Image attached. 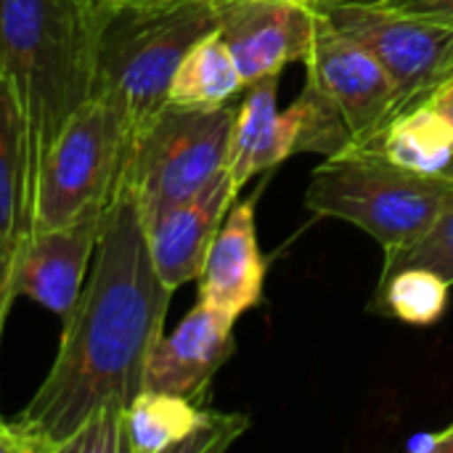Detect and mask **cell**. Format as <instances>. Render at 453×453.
<instances>
[{"label":"cell","mask_w":453,"mask_h":453,"mask_svg":"<svg viewBox=\"0 0 453 453\" xmlns=\"http://www.w3.org/2000/svg\"><path fill=\"white\" fill-rule=\"evenodd\" d=\"M350 3H385V0H350Z\"/></svg>","instance_id":"f1b7e54d"},{"label":"cell","mask_w":453,"mask_h":453,"mask_svg":"<svg viewBox=\"0 0 453 453\" xmlns=\"http://www.w3.org/2000/svg\"><path fill=\"white\" fill-rule=\"evenodd\" d=\"M234 324L236 321L196 300L175 332L162 334L157 342L146 366L143 390L204 403L212 377L234 356Z\"/></svg>","instance_id":"7c38bea8"},{"label":"cell","mask_w":453,"mask_h":453,"mask_svg":"<svg viewBox=\"0 0 453 453\" xmlns=\"http://www.w3.org/2000/svg\"><path fill=\"white\" fill-rule=\"evenodd\" d=\"M451 80H453V74H451Z\"/></svg>","instance_id":"f546056e"},{"label":"cell","mask_w":453,"mask_h":453,"mask_svg":"<svg viewBox=\"0 0 453 453\" xmlns=\"http://www.w3.org/2000/svg\"><path fill=\"white\" fill-rule=\"evenodd\" d=\"M247 417L242 414H220L202 406L194 433L183 441L178 453H220L234 441H239L247 430Z\"/></svg>","instance_id":"44dd1931"},{"label":"cell","mask_w":453,"mask_h":453,"mask_svg":"<svg viewBox=\"0 0 453 453\" xmlns=\"http://www.w3.org/2000/svg\"><path fill=\"white\" fill-rule=\"evenodd\" d=\"M0 453H37V446L13 422L0 419Z\"/></svg>","instance_id":"cb8c5ba5"},{"label":"cell","mask_w":453,"mask_h":453,"mask_svg":"<svg viewBox=\"0 0 453 453\" xmlns=\"http://www.w3.org/2000/svg\"><path fill=\"white\" fill-rule=\"evenodd\" d=\"M430 453H453V427L443 430L441 435H435V438H433Z\"/></svg>","instance_id":"484cf974"},{"label":"cell","mask_w":453,"mask_h":453,"mask_svg":"<svg viewBox=\"0 0 453 453\" xmlns=\"http://www.w3.org/2000/svg\"><path fill=\"white\" fill-rule=\"evenodd\" d=\"M236 194L228 170H223L199 194L146 223L149 252L165 287L175 292L199 279L212 239L218 236Z\"/></svg>","instance_id":"8fae6325"},{"label":"cell","mask_w":453,"mask_h":453,"mask_svg":"<svg viewBox=\"0 0 453 453\" xmlns=\"http://www.w3.org/2000/svg\"><path fill=\"white\" fill-rule=\"evenodd\" d=\"M215 29V0H106L93 96L122 114L130 141L167 104L183 56Z\"/></svg>","instance_id":"3957f363"},{"label":"cell","mask_w":453,"mask_h":453,"mask_svg":"<svg viewBox=\"0 0 453 453\" xmlns=\"http://www.w3.org/2000/svg\"><path fill=\"white\" fill-rule=\"evenodd\" d=\"M449 289L451 284L427 268H401L380 276L369 311L414 326H430L446 313Z\"/></svg>","instance_id":"e0dca14e"},{"label":"cell","mask_w":453,"mask_h":453,"mask_svg":"<svg viewBox=\"0 0 453 453\" xmlns=\"http://www.w3.org/2000/svg\"><path fill=\"white\" fill-rule=\"evenodd\" d=\"M377 149L401 167L441 175L453 154V130L425 104L398 114Z\"/></svg>","instance_id":"2e32d148"},{"label":"cell","mask_w":453,"mask_h":453,"mask_svg":"<svg viewBox=\"0 0 453 453\" xmlns=\"http://www.w3.org/2000/svg\"><path fill=\"white\" fill-rule=\"evenodd\" d=\"M236 104L199 109L165 104L133 141L125 183L143 223L199 194L218 173L228 170Z\"/></svg>","instance_id":"8992f818"},{"label":"cell","mask_w":453,"mask_h":453,"mask_svg":"<svg viewBox=\"0 0 453 453\" xmlns=\"http://www.w3.org/2000/svg\"><path fill=\"white\" fill-rule=\"evenodd\" d=\"M276 93H279V74L260 77L242 90V104H236L231 149H228V175L236 191H242V186L252 178L250 173L252 157L263 135L268 133L273 117L279 114Z\"/></svg>","instance_id":"ac0fdd59"},{"label":"cell","mask_w":453,"mask_h":453,"mask_svg":"<svg viewBox=\"0 0 453 453\" xmlns=\"http://www.w3.org/2000/svg\"><path fill=\"white\" fill-rule=\"evenodd\" d=\"M104 11L106 0H0V74L19 114L27 231L40 167L93 96Z\"/></svg>","instance_id":"7a4b0ae2"},{"label":"cell","mask_w":453,"mask_h":453,"mask_svg":"<svg viewBox=\"0 0 453 453\" xmlns=\"http://www.w3.org/2000/svg\"><path fill=\"white\" fill-rule=\"evenodd\" d=\"M388 5L430 19V21H441L453 29V0H385Z\"/></svg>","instance_id":"603a6c76"},{"label":"cell","mask_w":453,"mask_h":453,"mask_svg":"<svg viewBox=\"0 0 453 453\" xmlns=\"http://www.w3.org/2000/svg\"><path fill=\"white\" fill-rule=\"evenodd\" d=\"M305 66V82L319 88L337 106L356 143L377 149L382 133L398 117L395 90L380 61L319 11Z\"/></svg>","instance_id":"ba28073f"},{"label":"cell","mask_w":453,"mask_h":453,"mask_svg":"<svg viewBox=\"0 0 453 453\" xmlns=\"http://www.w3.org/2000/svg\"><path fill=\"white\" fill-rule=\"evenodd\" d=\"M170 297L149 252L141 207L122 183L106 210L90 279L64 319L50 372L13 419L37 453H61L93 419L125 422L165 334Z\"/></svg>","instance_id":"6da1fadb"},{"label":"cell","mask_w":453,"mask_h":453,"mask_svg":"<svg viewBox=\"0 0 453 453\" xmlns=\"http://www.w3.org/2000/svg\"><path fill=\"white\" fill-rule=\"evenodd\" d=\"M297 3H303V5H311V8H319V3H321V0H297Z\"/></svg>","instance_id":"83f0119b"},{"label":"cell","mask_w":453,"mask_h":453,"mask_svg":"<svg viewBox=\"0 0 453 453\" xmlns=\"http://www.w3.org/2000/svg\"><path fill=\"white\" fill-rule=\"evenodd\" d=\"M441 178H446V180H451L453 183V154H451V159H449V165L441 170Z\"/></svg>","instance_id":"4316f807"},{"label":"cell","mask_w":453,"mask_h":453,"mask_svg":"<svg viewBox=\"0 0 453 453\" xmlns=\"http://www.w3.org/2000/svg\"><path fill=\"white\" fill-rule=\"evenodd\" d=\"M453 204V183L395 165L380 149H353L324 159L305 188V207L366 231L385 252L422 239Z\"/></svg>","instance_id":"277c9868"},{"label":"cell","mask_w":453,"mask_h":453,"mask_svg":"<svg viewBox=\"0 0 453 453\" xmlns=\"http://www.w3.org/2000/svg\"><path fill=\"white\" fill-rule=\"evenodd\" d=\"M13 268H16V250L0 244V340H3V329H5L11 305L19 297L16 284H13Z\"/></svg>","instance_id":"7402d4cb"},{"label":"cell","mask_w":453,"mask_h":453,"mask_svg":"<svg viewBox=\"0 0 453 453\" xmlns=\"http://www.w3.org/2000/svg\"><path fill=\"white\" fill-rule=\"evenodd\" d=\"M247 88L228 45L220 40L218 29L202 37L178 64L167 101L180 106H226Z\"/></svg>","instance_id":"5bb4252c"},{"label":"cell","mask_w":453,"mask_h":453,"mask_svg":"<svg viewBox=\"0 0 453 453\" xmlns=\"http://www.w3.org/2000/svg\"><path fill=\"white\" fill-rule=\"evenodd\" d=\"M319 11L358 40L393 82L398 114L419 106L453 74V29L388 3L321 0Z\"/></svg>","instance_id":"52a82bcc"},{"label":"cell","mask_w":453,"mask_h":453,"mask_svg":"<svg viewBox=\"0 0 453 453\" xmlns=\"http://www.w3.org/2000/svg\"><path fill=\"white\" fill-rule=\"evenodd\" d=\"M401 268H427L453 287V204L438 215V220L427 228L422 239L403 250L385 252L382 276Z\"/></svg>","instance_id":"ffe728a7"},{"label":"cell","mask_w":453,"mask_h":453,"mask_svg":"<svg viewBox=\"0 0 453 453\" xmlns=\"http://www.w3.org/2000/svg\"><path fill=\"white\" fill-rule=\"evenodd\" d=\"M27 236L24 194H21V130L19 114L0 74V244L19 247Z\"/></svg>","instance_id":"d6986e66"},{"label":"cell","mask_w":453,"mask_h":453,"mask_svg":"<svg viewBox=\"0 0 453 453\" xmlns=\"http://www.w3.org/2000/svg\"><path fill=\"white\" fill-rule=\"evenodd\" d=\"M106 210L96 207L66 226L27 234L16 247V295L66 319L85 287L82 279L96 255Z\"/></svg>","instance_id":"30bf717a"},{"label":"cell","mask_w":453,"mask_h":453,"mask_svg":"<svg viewBox=\"0 0 453 453\" xmlns=\"http://www.w3.org/2000/svg\"><path fill=\"white\" fill-rule=\"evenodd\" d=\"M257 194L234 204L212 239L207 260L199 273V303L236 321L257 308L265 287V257L257 244Z\"/></svg>","instance_id":"4fadbf2b"},{"label":"cell","mask_w":453,"mask_h":453,"mask_svg":"<svg viewBox=\"0 0 453 453\" xmlns=\"http://www.w3.org/2000/svg\"><path fill=\"white\" fill-rule=\"evenodd\" d=\"M204 403L143 390L125 411L127 453H178L194 433Z\"/></svg>","instance_id":"9a60e30c"},{"label":"cell","mask_w":453,"mask_h":453,"mask_svg":"<svg viewBox=\"0 0 453 453\" xmlns=\"http://www.w3.org/2000/svg\"><path fill=\"white\" fill-rule=\"evenodd\" d=\"M218 35L228 45L244 82L281 74L305 61L319 11L297 0H215Z\"/></svg>","instance_id":"9c48e42d"},{"label":"cell","mask_w":453,"mask_h":453,"mask_svg":"<svg viewBox=\"0 0 453 453\" xmlns=\"http://www.w3.org/2000/svg\"><path fill=\"white\" fill-rule=\"evenodd\" d=\"M130 130L101 96H90L53 141L29 204V231L66 226L96 207H109L125 183Z\"/></svg>","instance_id":"5b68a950"},{"label":"cell","mask_w":453,"mask_h":453,"mask_svg":"<svg viewBox=\"0 0 453 453\" xmlns=\"http://www.w3.org/2000/svg\"><path fill=\"white\" fill-rule=\"evenodd\" d=\"M427 109H433L449 127L453 130V80H449L446 85H441L435 93H430L425 101H422Z\"/></svg>","instance_id":"d4e9b609"}]
</instances>
